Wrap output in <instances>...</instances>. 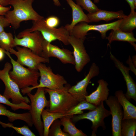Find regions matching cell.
Instances as JSON below:
<instances>
[{
  "instance_id": "1",
  "label": "cell",
  "mask_w": 136,
  "mask_h": 136,
  "mask_svg": "<svg viewBox=\"0 0 136 136\" xmlns=\"http://www.w3.org/2000/svg\"><path fill=\"white\" fill-rule=\"evenodd\" d=\"M34 0H13L10 5L13 7L4 15L8 21L15 29L20 27V23L24 21L40 20L44 17L39 14L33 8Z\"/></svg>"
},
{
  "instance_id": "2",
  "label": "cell",
  "mask_w": 136,
  "mask_h": 136,
  "mask_svg": "<svg viewBox=\"0 0 136 136\" xmlns=\"http://www.w3.org/2000/svg\"><path fill=\"white\" fill-rule=\"evenodd\" d=\"M4 52L10 59L12 65V70L9 72L10 76L20 89L30 86L35 87L38 85V80L40 75L37 69L25 67L15 60L9 52L5 50Z\"/></svg>"
},
{
  "instance_id": "3",
  "label": "cell",
  "mask_w": 136,
  "mask_h": 136,
  "mask_svg": "<svg viewBox=\"0 0 136 136\" xmlns=\"http://www.w3.org/2000/svg\"><path fill=\"white\" fill-rule=\"evenodd\" d=\"M71 87L67 84L65 88L61 90H53L45 88V93L49 96V108L47 109L48 111L61 113L66 116L69 111L79 103L68 92Z\"/></svg>"
},
{
  "instance_id": "4",
  "label": "cell",
  "mask_w": 136,
  "mask_h": 136,
  "mask_svg": "<svg viewBox=\"0 0 136 136\" xmlns=\"http://www.w3.org/2000/svg\"><path fill=\"white\" fill-rule=\"evenodd\" d=\"M37 69L40 77L39 83L35 87H29L21 89V92L23 94L31 93L33 89L40 87L53 90L62 89L65 87L64 85L67 84L63 76L58 74H55L50 67L43 63L39 64Z\"/></svg>"
},
{
  "instance_id": "5",
  "label": "cell",
  "mask_w": 136,
  "mask_h": 136,
  "mask_svg": "<svg viewBox=\"0 0 136 136\" xmlns=\"http://www.w3.org/2000/svg\"><path fill=\"white\" fill-rule=\"evenodd\" d=\"M37 88V91L34 94L30 93L27 94L31 102L29 112L33 125L39 135L42 136L44 132V126L41 120V114L45 108L49 107V102L46 98L45 88Z\"/></svg>"
},
{
  "instance_id": "6",
  "label": "cell",
  "mask_w": 136,
  "mask_h": 136,
  "mask_svg": "<svg viewBox=\"0 0 136 136\" xmlns=\"http://www.w3.org/2000/svg\"><path fill=\"white\" fill-rule=\"evenodd\" d=\"M27 29L31 32L39 31L44 39L49 43L58 40L65 45L70 44L68 41L70 32L65 26H61L58 28L49 27L46 24L44 18L33 21L32 26Z\"/></svg>"
},
{
  "instance_id": "7",
  "label": "cell",
  "mask_w": 136,
  "mask_h": 136,
  "mask_svg": "<svg viewBox=\"0 0 136 136\" xmlns=\"http://www.w3.org/2000/svg\"><path fill=\"white\" fill-rule=\"evenodd\" d=\"M12 68V64L7 62L2 70H0V79L4 83L5 89L3 94L7 99H11L12 103L19 104L22 102L30 103V99L26 96H23L21 94L18 85L10 78L9 72Z\"/></svg>"
},
{
  "instance_id": "8",
  "label": "cell",
  "mask_w": 136,
  "mask_h": 136,
  "mask_svg": "<svg viewBox=\"0 0 136 136\" xmlns=\"http://www.w3.org/2000/svg\"><path fill=\"white\" fill-rule=\"evenodd\" d=\"M110 115V111L105 108L103 101H102L94 110H90L87 113L74 115L71 119L74 122L83 119L90 120L92 123L91 136H96V133L99 127H101L103 130L105 129L106 126L104 119Z\"/></svg>"
},
{
  "instance_id": "9",
  "label": "cell",
  "mask_w": 136,
  "mask_h": 136,
  "mask_svg": "<svg viewBox=\"0 0 136 136\" xmlns=\"http://www.w3.org/2000/svg\"><path fill=\"white\" fill-rule=\"evenodd\" d=\"M122 19L111 23L99 25H91L85 22H81L74 27L70 32V35L85 41L88 32L94 30L99 31L102 39H104L106 37V33L108 30L119 28Z\"/></svg>"
},
{
  "instance_id": "10",
  "label": "cell",
  "mask_w": 136,
  "mask_h": 136,
  "mask_svg": "<svg viewBox=\"0 0 136 136\" xmlns=\"http://www.w3.org/2000/svg\"><path fill=\"white\" fill-rule=\"evenodd\" d=\"M15 47L21 46L28 48L36 54L41 56L44 39L38 31L31 32L27 29L19 33L14 37Z\"/></svg>"
},
{
  "instance_id": "11",
  "label": "cell",
  "mask_w": 136,
  "mask_h": 136,
  "mask_svg": "<svg viewBox=\"0 0 136 136\" xmlns=\"http://www.w3.org/2000/svg\"><path fill=\"white\" fill-rule=\"evenodd\" d=\"M17 51L10 49V54L15 55L17 57L16 61L23 66L30 68L37 69L38 65L41 63H48L49 58H45L36 54L30 49L25 47L16 46Z\"/></svg>"
},
{
  "instance_id": "12",
  "label": "cell",
  "mask_w": 136,
  "mask_h": 136,
  "mask_svg": "<svg viewBox=\"0 0 136 136\" xmlns=\"http://www.w3.org/2000/svg\"><path fill=\"white\" fill-rule=\"evenodd\" d=\"M100 73L99 69L95 62L90 66L88 73L82 80L75 85L71 86L68 92L79 102L85 100L88 95L87 88L90 80L98 76Z\"/></svg>"
},
{
  "instance_id": "13",
  "label": "cell",
  "mask_w": 136,
  "mask_h": 136,
  "mask_svg": "<svg viewBox=\"0 0 136 136\" xmlns=\"http://www.w3.org/2000/svg\"><path fill=\"white\" fill-rule=\"evenodd\" d=\"M84 40L70 35L68 41L73 47V54L75 62V68L78 72H81L90 61V57L84 46Z\"/></svg>"
},
{
  "instance_id": "14",
  "label": "cell",
  "mask_w": 136,
  "mask_h": 136,
  "mask_svg": "<svg viewBox=\"0 0 136 136\" xmlns=\"http://www.w3.org/2000/svg\"><path fill=\"white\" fill-rule=\"evenodd\" d=\"M73 52L64 48L51 44L44 40L42 44V51L41 56L45 58L54 57L58 59L64 64H75Z\"/></svg>"
},
{
  "instance_id": "15",
  "label": "cell",
  "mask_w": 136,
  "mask_h": 136,
  "mask_svg": "<svg viewBox=\"0 0 136 136\" xmlns=\"http://www.w3.org/2000/svg\"><path fill=\"white\" fill-rule=\"evenodd\" d=\"M112 115V136H121V123L123 117L122 106L115 96H110L105 101Z\"/></svg>"
},
{
  "instance_id": "16",
  "label": "cell",
  "mask_w": 136,
  "mask_h": 136,
  "mask_svg": "<svg viewBox=\"0 0 136 136\" xmlns=\"http://www.w3.org/2000/svg\"><path fill=\"white\" fill-rule=\"evenodd\" d=\"M110 54V59L113 61L115 66L121 72L126 82L127 89L126 95L130 97L135 96L136 95V84L129 74V68L125 66L111 52Z\"/></svg>"
},
{
  "instance_id": "17",
  "label": "cell",
  "mask_w": 136,
  "mask_h": 136,
  "mask_svg": "<svg viewBox=\"0 0 136 136\" xmlns=\"http://www.w3.org/2000/svg\"><path fill=\"white\" fill-rule=\"evenodd\" d=\"M97 83L98 85L96 89L85 97L87 101L96 106L107 99L110 91L108 87V84L106 81L101 79L98 80Z\"/></svg>"
},
{
  "instance_id": "18",
  "label": "cell",
  "mask_w": 136,
  "mask_h": 136,
  "mask_svg": "<svg viewBox=\"0 0 136 136\" xmlns=\"http://www.w3.org/2000/svg\"><path fill=\"white\" fill-rule=\"evenodd\" d=\"M87 15L90 22H97L101 20L108 22L115 19H122L127 16L124 14L122 10L115 12L100 9L93 13H88Z\"/></svg>"
},
{
  "instance_id": "19",
  "label": "cell",
  "mask_w": 136,
  "mask_h": 136,
  "mask_svg": "<svg viewBox=\"0 0 136 136\" xmlns=\"http://www.w3.org/2000/svg\"><path fill=\"white\" fill-rule=\"evenodd\" d=\"M72 10V19L70 24H67L65 28L70 32L78 23L84 22L87 23L90 21L87 15L83 11L81 7L76 4L73 0H66Z\"/></svg>"
},
{
  "instance_id": "20",
  "label": "cell",
  "mask_w": 136,
  "mask_h": 136,
  "mask_svg": "<svg viewBox=\"0 0 136 136\" xmlns=\"http://www.w3.org/2000/svg\"><path fill=\"white\" fill-rule=\"evenodd\" d=\"M115 96L123 109V119H136V107L131 103L121 90L116 91Z\"/></svg>"
},
{
  "instance_id": "21",
  "label": "cell",
  "mask_w": 136,
  "mask_h": 136,
  "mask_svg": "<svg viewBox=\"0 0 136 136\" xmlns=\"http://www.w3.org/2000/svg\"><path fill=\"white\" fill-rule=\"evenodd\" d=\"M134 35L132 32H125L118 28L112 30L106 38L108 41L109 45L114 41L127 42L131 44L136 49L135 42H136V39Z\"/></svg>"
},
{
  "instance_id": "22",
  "label": "cell",
  "mask_w": 136,
  "mask_h": 136,
  "mask_svg": "<svg viewBox=\"0 0 136 136\" xmlns=\"http://www.w3.org/2000/svg\"><path fill=\"white\" fill-rule=\"evenodd\" d=\"M0 115L7 117L9 121L11 122L17 120H20L24 121L30 127L33 125L29 112L22 113H14L7 109L4 105L0 104Z\"/></svg>"
},
{
  "instance_id": "23",
  "label": "cell",
  "mask_w": 136,
  "mask_h": 136,
  "mask_svg": "<svg viewBox=\"0 0 136 136\" xmlns=\"http://www.w3.org/2000/svg\"><path fill=\"white\" fill-rule=\"evenodd\" d=\"M65 116L61 113L51 112L47 109H44L41 114L44 126L43 136H48L50 127L53 122L55 120L60 119Z\"/></svg>"
},
{
  "instance_id": "24",
  "label": "cell",
  "mask_w": 136,
  "mask_h": 136,
  "mask_svg": "<svg viewBox=\"0 0 136 136\" xmlns=\"http://www.w3.org/2000/svg\"><path fill=\"white\" fill-rule=\"evenodd\" d=\"M60 120L63 127V131L70 136H87L81 130L76 127L70 117L65 116L60 118Z\"/></svg>"
},
{
  "instance_id": "25",
  "label": "cell",
  "mask_w": 136,
  "mask_h": 136,
  "mask_svg": "<svg viewBox=\"0 0 136 136\" xmlns=\"http://www.w3.org/2000/svg\"><path fill=\"white\" fill-rule=\"evenodd\" d=\"M136 27V12H131L130 14L122 19L119 29L124 32H131Z\"/></svg>"
},
{
  "instance_id": "26",
  "label": "cell",
  "mask_w": 136,
  "mask_h": 136,
  "mask_svg": "<svg viewBox=\"0 0 136 136\" xmlns=\"http://www.w3.org/2000/svg\"><path fill=\"white\" fill-rule=\"evenodd\" d=\"M97 106L87 101L85 99L79 102L72 108L67 113L66 116L72 118L74 115L83 113L84 110H94Z\"/></svg>"
},
{
  "instance_id": "27",
  "label": "cell",
  "mask_w": 136,
  "mask_h": 136,
  "mask_svg": "<svg viewBox=\"0 0 136 136\" xmlns=\"http://www.w3.org/2000/svg\"><path fill=\"white\" fill-rule=\"evenodd\" d=\"M136 130V119H122L121 123V136H134Z\"/></svg>"
},
{
  "instance_id": "28",
  "label": "cell",
  "mask_w": 136,
  "mask_h": 136,
  "mask_svg": "<svg viewBox=\"0 0 136 136\" xmlns=\"http://www.w3.org/2000/svg\"><path fill=\"white\" fill-rule=\"evenodd\" d=\"M15 47L14 37L12 33L5 31L0 33V47L9 52Z\"/></svg>"
},
{
  "instance_id": "29",
  "label": "cell",
  "mask_w": 136,
  "mask_h": 136,
  "mask_svg": "<svg viewBox=\"0 0 136 136\" xmlns=\"http://www.w3.org/2000/svg\"><path fill=\"white\" fill-rule=\"evenodd\" d=\"M0 103L5 104L10 106L13 110L15 111L19 109L30 111V105L25 102H22L19 104H14L11 102L3 95L0 94Z\"/></svg>"
},
{
  "instance_id": "30",
  "label": "cell",
  "mask_w": 136,
  "mask_h": 136,
  "mask_svg": "<svg viewBox=\"0 0 136 136\" xmlns=\"http://www.w3.org/2000/svg\"><path fill=\"white\" fill-rule=\"evenodd\" d=\"M0 124L4 127H10L14 129L18 133L24 136H35L36 135L29 129L27 126L22 127H17L10 123H5L0 121Z\"/></svg>"
},
{
  "instance_id": "31",
  "label": "cell",
  "mask_w": 136,
  "mask_h": 136,
  "mask_svg": "<svg viewBox=\"0 0 136 136\" xmlns=\"http://www.w3.org/2000/svg\"><path fill=\"white\" fill-rule=\"evenodd\" d=\"M60 120L58 119L55 120L52 123L49 129L48 136H70L67 133L62 131L61 128Z\"/></svg>"
},
{
  "instance_id": "32",
  "label": "cell",
  "mask_w": 136,
  "mask_h": 136,
  "mask_svg": "<svg viewBox=\"0 0 136 136\" xmlns=\"http://www.w3.org/2000/svg\"><path fill=\"white\" fill-rule=\"evenodd\" d=\"M76 4L89 13L94 12L99 9L91 0H75Z\"/></svg>"
},
{
  "instance_id": "33",
  "label": "cell",
  "mask_w": 136,
  "mask_h": 136,
  "mask_svg": "<svg viewBox=\"0 0 136 136\" xmlns=\"http://www.w3.org/2000/svg\"><path fill=\"white\" fill-rule=\"evenodd\" d=\"M45 22L46 25L48 26L56 28L60 23V20L57 17L51 16L45 19Z\"/></svg>"
},
{
  "instance_id": "34",
  "label": "cell",
  "mask_w": 136,
  "mask_h": 136,
  "mask_svg": "<svg viewBox=\"0 0 136 136\" xmlns=\"http://www.w3.org/2000/svg\"><path fill=\"white\" fill-rule=\"evenodd\" d=\"M10 24L4 15H0V33L4 31V28Z\"/></svg>"
},
{
  "instance_id": "35",
  "label": "cell",
  "mask_w": 136,
  "mask_h": 136,
  "mask_svg": "<svg viewBox=\"0 0 136 136\" xmlns=\"http://www.w3.org/2000/svg\"><path fill=\"white\" fill-rule=\"evenodd\" d=\"M126 63L129 65V68L130 70L134 74L136 75V67L134 66L133 64L130 55L129 56L127 60Z\"/></svg>"
},
{
  "instance_id": "36",
  "label": "cell",
  "mask_w": 136,
  "mask_h": 136,
  "mask_svg": "<svg viewBox=\"0 0 136 136\" xmlns=\"http://www.w3.org/2000/svg\"><path fill=\"white\" fill-rule=\"evenodd\" d=\"M129 4L131 9V12H133L135 11L136 8V3L134 0H125Z\"/></svg>"
},
{
  "instance_id": "37",
  "label": "cell",
  "mask_w": 136,
  "mask_h": 136,
  "mask_svg": "<svg viewBox=\"0 0 136 136\" xmlns=\"http://www.w3.org/2000/svg\"><path fill=\"white\" fill-rule=\"evenodd\" d=\"M13 0H0V6L6 7L10 5Z\"/></svg>"
},
{
  "instance_id": "38",
  "label": "cell",
  "mask_w": 136,
  "mask_h": 136,
  "mask_svg": "<svg viewBox=\"0 0 136 136\" xmlns=\"http://www.w3.org/2000/svg\"><path fill=\"white\" fill-rule=\"evenodd\" d=\"M10 8L9 7L0 6V15H4Z\"/></svg>"
},
{
  "instance_id": "39",
  "label": "cell",
  "mask_w": 136,
  "mask_h": 136,
  "mask_svg": "<svg viewBox=\"0 0 136 136\" xmlns=\"http://www.w3.org/2000/svg\"><path fill=\"white\" fill-rule=\"evenodd\" d=\"M5 50L0 47V61H2L4 59L5 54Z\"/></svg>"
},
{
  "instance_id": "40",
  "label": "cell",
  "mask_w": 136,
  "mask_h": 136,
  "mask_svg": "<svg viewBox=\"0 0 136 136\" xmlns=\"http://www.w3.org/2000/svg\"><path fill=\"white\" fill-rule=\"evenodd\" d=\"M54 4L55 6H61V4L59 2V0H53Z\"/></svg>"
},
{
  "instance_id": "41",
  "label": "cell",
  "mask_w": 136,
  "mask_h": 136,
  "mask_svg": "<svg viewBox=\"0 0 136 136\" xmlns=\"http://www.w3.org/2000/svg\"><path fill=\"white\" fill-rule=\"evenodd\" d=\"M132 61L134 66L136 67V56H133L131 58Z\"/></svg>"
},
{
  "instance_id": "42",
  "label": "cell",
  "mask_w": 136,
  "mask_h": 136,
  "mask_svg": "<svg viewBox=\"0 0 136 136\" xmlns=\"http://www.w3.org/2000/svg\"><path fill=\"white\" fill-rule=\"evenodd\" d=\"M100 0H94V2L95 3H98L99 1Z\"/></svg>"
},
{
  "instance_id": "43",
  "label": "cell",
  "mask_w": 136,
  "mask_h": 136,
  "mask_svg": "<svg viewBox=\"0 0 136 136\" xmlns=\"http://www.w3.org/2000/svg\"><path fill=\"white\" fill-rule=\"evenodd\" d=\"M135 2L136 3V0H134Z\"/></svg>"
}]
</instances>
